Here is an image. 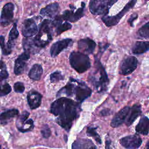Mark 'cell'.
Segmentation results:
<instances>
[{
  "instance_id": "cell-1",
  "label": "cell",
  "mask_w": 149,
  "mask_h": 149,
  "mask_svg": "<svg viewBox=\"0 0 149 149\" xmlns=\"http://www.w3.org/2000/svg\"><path fill=\"white\" fill-rule=\"evenodd\" d=\"M80 111L79 103L65 97L55 100L50 107V112L56 117L57 123L68 132L73 121L79 117Z\"/></svg>"
},
{
  "instance_id": "cell-2",
  "label": "cell",
  "mask_w": 149,
  "mask_h": 149,
  "mask_svg": "<svg viewBox=\"0 0 149 149\" xmlns=\"http://www.w3.org/2000/svg\"><path fill=\"white\" fill-rule=\"evenodd\" d=\"M52 22L48 20H44L40 26L38 34L33 38L35 45L40 49L45 47L52 40Z\"/></svg>"
},
{
  "instance_id": "cell-3",
  "label": "cell",
  "mask_w": 149,
  "mask_h": 149,
  "mask_svg": "<svg viewBox=\"0 0 149 149\" xmlns=\"http://www.w3.org/2000/svg\"><path fill=\"white\" fill-rule=\"evenodd\" d=\"M95 65L96 70L89 76V80L97 91L103 92L107 90L109 83L108 75L103 66L97 59L95 61Z\"/></svg>"
},
{
  "instance_id": "cell-4",
  "label": "cell",
  "mask_w": 149,
  "mask_h": 149,
  "mask_svg": "<svg viewBox=\"0 0 149 149\" xmlns=\"http://www.w3.org/2000/svg\"><path fill=\"white\" fill-rule=\"evenodd\" d=\"M71 66L78 73H82L87 71L91 66L89 57L81 52L73 51L69 56Z\"/></svg>"
},
{
  "instance_id": "cell-5",
  "label": "cell",
  "mask_w": 149,
  "mask_h": 149,
  "mask_svg": "<svg viewBox=\"0 0 149 149\" xmlns=\"http://www.w3.org/2000/svg\"><path fill=\"white\" fill-rule=\"evenodd\" d=\"M18 36L19 31L17 29V24L15 23L9 32V39L6 44L5 43V38L3 36H1V47L3 55H8L11 53Z\"/></svg>"
},
{
  "instance_id": "cell-6",
  "label": "cell",
  "mask_w": 149,
  "mask_h": 149,
  "mask_svg": "<svg viewBox=\"0 0 149 149\" xmlns=\"http://www.w3.org/2000/svg\"><path fill=\"white\" fill-rule=\"evenodd\" d=\"M137 0H131L129 1L123 9L119 12L115 16H107L104 15L102 17V21L105 23V24L108 27H111L116 25L122 17L136 4Z\"/></svg>"
},
{
  "instance_id": "cell-7",
  "label": "cell",
  "mask_w": 149,
  "mask_h": 149,
  "mask_svg": "<svg viewBox=\"0 0 149 149\" xmlns=\"http://www.w3.org/2000/svg\"><path fill=\"white\" fill-rule=\"evenodd\" d=\"M111 0H90L89 9L93 15H104L109 12Z\"/></svg>"
},
{
  "instance_id": "cell-8",
  "label": "cell",
  "mask_w": 149,
  "mask_h": 149,
  "mask_svg": "<svg viewBox=\"0 0 149 149\" xmlns=\"http://www.w3.org/2000/svg\"><path fill=\"white\" fill-rule=\"evenodd\" d=\"M138 61L133 56H129L121 62L119 68V73L122 75H128L132 73L137 68Z\"/></svg>"
},
{
  "instance_id": "cell-9",
  "label": "cell",
  "mask_w": 149,
  "mask_h": 149,
  "mask_svg": "<svg viewBox=\"0 0 149 149\" xmlns=\"http://www.w3.org/2000/svg\"><path fill=\"white\" fill-rule=\"evenodd\" d=\"M120 143L126 149H137L141 145L142 140L137 135H129L122 138Z\"/></svg>"
},
{
  "instance_id": "cell-10",
  "label": "cell",
  "mask_w": 149,
  "mask_h": 149,
  "mask_svg": "<svg viewBox=\"0 0 149 149\" xmlns=\"http://www.w3.org/2000/svg\"><path fill=\"white\" fill-rule=\"evenodd\" d=\"M14 5L9 2L6 3L2 8L1 15V24L2 26H8L12 21L13 17Z\"/></svg>"
},
{
  "instance_id": "cell-11",
  "label": "cell",
  "mask_w": 149,
  "mask_h": 149,
  "mask_svg": "<svg viewBox=\"0 0 149 149\" xmlns=\"http://www.w3.org/2000/svg\"><path fill=\"white\" fill-rule=\"evenodd\" d=\"M38 31L36 21L33 18L26 19L22 28V33L25 37H31L35 35Z\"/></svg>"
},
{
  "instance_id": "cell-12",
  "label": "cell",
  "mask_w": 149,
  "mask_h": 149,
  "mask_svg": "<svg viewBox=\"0 0 149 149\" xmlns=\"http://www.w3.org/2000/svg\"><path fill=\"white\" fill-rule=\"evenodd\" d=\"M84 6L85 3L84 2H81V8L77 9L75 12L73 10H66L63 12L61 17L63 19V20L65 21H68L70 22H75L84 16L83 11Z\"/></svg>"
},
{
  "instance_id": "cell-13",
  "label": "cell",
  "mask_w": 149,
  "mask_h": 149,
  "mask_svg": "<svg viewBox=\"0 0 149 149\" xmlns=\"http://www.w3.org/2000/svg\"><path fill=\"white\" fill-rule=\"evenodd\" d=\"M91 90L84 83L79 82L78 86L75 87L74 94L76 95V100L79 102H82L86 98L89 97L91 95Z\"/></svg>"
},
{
  "instance_id": "cell-14",
  "label": "cell",
  "mask_w": 149,
  "mask_h": 149,
  "mask_svg": "<svg viewBox=\"0 0 149 149\" xmlns=\"http://www.w3.org/2000/svg\"><path fill=\"white\" fill-rule=\"evenodd\" d=\"M73 41L70 38L63 39L54 43L50 48V54L51 56H56L64 49L68 48L69 45H71Z\"/></svg>"
},
{
  "instance_id": "cell-15",
  "label": "cell",
  "mask_w": 149,
  "mask_h": 149,
  "mask_svg": "<svg viewBox=\"0 0 149 149\" xmlns=\"http://www.w3.org/2000/svg\"><path fill=\"white\" fill-rule=\"evenodd\" d=\"M30 53L24 51L15 60L14 66V73L15 74L19 75L23 73L26 67V62L30 58Z\"/></svg>"
},
{
  "instance_id": "cell-16",
  "label": "cell",
  "mask_w": 149,
  "mask_h": 149,
  "mask_svg": "<svg viewBox=\"0 0 149 149\" xmlns=\"http://www.w3.org/2000/svg\"><path fill=\"white\" fill-rule=\"evenodd\" d=\"M77 44L79 50L86 55L91 54L94 52L96 47V43L95 41L89 38L80 40L78 41Z\"/></svg>"
},
{
  "instance_id": "cell-17",
  "label": "cell",
  "mask_w": 149,
  "mask_h": 149,
  "mask_svg": "<svg viewBox=\"0 0 149 149\" xmlns=\"http://www.w3.org/2000/svg\"><path fill=\"white\" fill-rule=\"evenodd\" d=\"M130 111L129 107H125L120 109L113 118L111 126L113 127H117L121 125L124 122L126 121V118L128 116Z\"/></svg>"
},
{
  "instance_id": "cell-18",
  "label": "cell",
  "mask_w": 149,
  "mask_h": 149,
  "mask_svg": "<svg viewBox=\"0 0 149 149\" xmlns=\"http://www.w3.org/2000/svg\"><path fill=\"white\" fill-rule=\"evenodd\" d=\"M52 22L53 27H55L56 35H59L62 33L67 31L72 28V24L65 21L63 22V19L61 16H58L55 17V19Z\"/></svg>"
},
{
  "instance_id": "cell-19",
  "label": "cell",
  "mask_w": 149,
  "mask_h": 149,
  "mask_svg": "<svg viewBox=\"0 0 149 149\" xmlns=\"http://www.w3.org/2000/svg\"><path fill=\"white\" fill-rule=\"evenodd\" d=\"M27 100L30 109H35L40 106L42 95L36 91L31 90L27 94Z\"/></svg>"
},
{
  "instance_id": "cell-20",
  "label": "cell",
  "mask_w": 149,
  "mask_h": 149,
  "mask_svg": "<svg viewBox=\"0 0 149 149\" xmlns=\"http://www.w3.org/2000/svg\"><path fill=\"white\" fill-rule=\"evenodd\" d=\"M72 149H97V147L90 139H77L73 143Z\"/></svg>"
},
{
  "instance_id": "cell-21",
  "label": "cell",
  "mask_w": 149,
  "mask_h": 149,
  "mask_svg": "<svg viewBox=\"0 0 149 149\" xmlns=\"http://www.w3.org/2000/svg\"><path fill=\"white\" fill-rule=\"evenodd\" d=\"M59 10V4L57 2L49 4L40 10V14L49 18L54 17Z\"/></svg>"
},
{
  "instance_id": "cell-22",
  "label": "cell",
  "mask_w": 149,
  "mask_h": 149,
  "mask_svg": "<svg viewBox=\"0 0 149 149\" xmlns=\"http://www.w3.org/2000/svg\"><path fill=\"white\" fill-rule=\"evenodd\" d=\"M141 105L139 104H134L131 108L127 119L126 120L127 126H130L136 118L141 114Z\"/></svg>"
},
{
  "instance_id": "cell-23",
  "label": "cell",
  "mask_w": 149,
  "mask_h": 149,
  "mask_svg": "<svg viewBox=\"0 0 149 149\" xmlns=\"http://www.w3.org/2000/svg\"><path fill=\"white\" fill-rule=\"evenodd\" d=\"M136 132L138 133L147 135L149 132V119L146 116L142 117L136 126Z\"/></svg>"
},
{
  "instance_id": "cell-24",
  "label": "cell",
  "mask_w": 149,
  "mask_h": 149,
  "mask_svg": "<svg viewBox=\"0 0 149 149\" xmlns=\"http://www.w3.org/2000/svg\"><path fill=\"white\" fill-rule=\"evenodd\" d=\"M23 47L24 51L30 54H34L40 50V49L35 45L33 39L30 38V37H26L23 40Z\"/></svg>"
},
{
  "instance_id": "cell-25",
  "label": "cell",
  "mask_w": 149,
  "mask_h": 149,
  "mask_svg": "<svg viewBox=\"0 0 149 149\" xmlns=\"http://www.w3.org/2000/svg\"><path fill=\"white\" fill-rule=\"evenodd\" d=\"M149 50V41H137L132 48V52L136 55L142 54Z\"/></svg>"
},
{
  "instance_id": "cell-26",
  "label": "cell",
  "mask_w": 149,
  "mask_h": 149,
  "mask_svg": "<svg viewBox=\"0 0 149 149\" xmlns=\"http://www.w3.org/2000/svg\"><path fill=\"white\" fill-rule=\"evenodd\" d=\"M19 115V111L16 109H10L1 113L0 116L1 123L2 125L6 124L12 118Z\"/></svg>"
},
{
  "instance_id": "cell-27",
  "label": "cell",
  "mask_w": 149,
  "mask_h": 149,
  "mask_svg": "<svg viewBox=\"0 0 149 149\" xmlns=\"http://www.w3.org/2000/svg\"><path fill=\"white\" fill-rule=\"evenodd\" d=\"M42 72V68L40 65L34 64L29 72V76L33 80L38 81L40 79Z\"/></svg>"
},
{
  "instance_id": "cell-28",
  "label": "cell",
  "mask_w": 149,
  "mask_h": 149,
  "mask_svg": "<svg viewBox=\"0 0 149 149\" xmlns=\"http://www.w3.org/2000/svg\"><path fill=\"white\" fill-rule=\"evenodd\" d=\"M17 129L22 132H27L31 130L34 127V122L31 119H29L23 122L16 123Z\"/></svg>"
},
{
  "instance_id": "cell-29",
  "label": "cell",
  "mask_w": 149,
  "mask_h": 149,
  "mask_svg": "<svg viewBox=\"0 0 149 149\" xmlns=\"http://www.w3.org/2000/svg\"><path fill=\"white\" fill-rule=\"evenodd\" d=\"M74 89L75 87L74 84L71 83H69L58 91L57 96H59L62 94H65L67 96H72L73 93H74Z\"/></svg>"
},
{
  "instance_id": "cell-30",
  "label": "cell",
  "mask_w": 149,
  "mask_h": 149,
  "mask_svg": "<svg viewBox=\"0 0 149 149\" xmlns=\"http://www.w3.org/2000/svg\"><path fill=\"white\" fill-rule=\"evenodd\" d=\"M137 33L141 38H149V22L141 26L139 29Z\"/></svg>"
},
{
  "instance_id": "cell-31",
  "label": "cell",
  "mask_w": 149,
  "mask_h": 149,
  "mask_svg": "<svg viewBox=\"0 0 149 149\" xmlns=\"http://www.w3.org/2000/svg\"><path fill=\"white\" fill-rule=\"evenodd\" d=\"M97 127H88L87 129V134L88 136H91L94 137L95 140L99 144H101V139L99 136V134L97 133Z\"/></svg>"
},
{
  "instance_id": "cell-32",
  "label": "cell",
  "mask_w": 149,
  "mask_h": 149,
  "mask_svg": "<svg viewBox=\"0 0 149 149\" xmlns=\"http://www.w3.org/2000/svg\"><path fill=\"white\" fill-rule=\"evenodd\" d=\"M64 79V76L59 71H55L50 74V80L52 83H56Z\"/></svg>"
},
{
  "instance_id": "cell-33",
  "label": "cell",
  "mask_w": 149,
  "mask_h": 149,
  "mask_svg": "<svg viewBox=\"0 0 149 149\" xmlns=\"http://www.w3.org/2000/svg\"><path fill=\"white\" fill-rule=\"evenodd\" d=\"M9 76V74L6 70L5 63L1 61V72H0V80L2 81L7 79Z\"/></svg>"
},
{
  "instance_id": "cell-34",
  "label": "cell",
  "mask_w": 149,
  "mask_h": 149,
  "mask_svg": "<svg viewBox=\"0 0 149 149\" xmlns=\"http://www.w3.org/2000/svg\"><path fill=\"white\" fill-rule=\"evenodd\" d=\"M41 133L42 136L45 138H48L51 135V130L48 125H44L41 129Z\"/></svg>"
},
{
  "instance_id": "cell-35",
  "label": "cell",
  "mask_w": 149,
  "mask_h": 149,
  "mask_svg": "<svg viewBox=\"0 0 149 149\" xmlns=\"http://www.w3.org/2000/svg\"><path fill=\"white\" fill-rule=\"evenodd\" d=\"M11 87L10 86L8 83H5L1 86V93L0 95L1 97L6 95L8 94L11 91Z\"/></svg>"
},
{
  "instance_id": "cell-36",
  "label": "cell",
  "mask_w": 149,
  "mask_h": 149,
  "mask_svg": "<svg viewBox=\"0 0 149 149\" xmlns=\"http://www.w3.org/2000/svg\"><path fill=\"white\" fill-rule=\"evenodd\" d=\"M14 90L15 91L16 93H22L24 91V86L23 83L20 82V81H17L14 84Z\"/></svg>"
},
{
  "instance_id": "cell-37",
  "label": "cell",
  "mask_w": 149,
  "mask_h": 149,
  "mask_svg": "<svg viewBox=\"0 0 149 149\" xmlns=\"http://www.w3.org/2000/svg\"><path fill=\"white\" fill-rule=\"evenodd\" d=\"M29 112L26 111H23L22 114L19 116L18 119L17 120V122L16 123H20V122H23L26 120H27L28 119V117L29 116Z\"/></svg>"
},
{
  "instance_id": "cell-38",
  "label": "cell",
  "mask_w": 149,
  "mask_h": 149,
  "mask_svg": "<svg viewBox=\"0 0 149 149\" xmlns=\"http://www.w3.org/2000/svg\"><path fill=\"white\" fill-rule=\"evenodd\" d=\"M138 17V15L137 13H134L133 15H131V16L130 17V18L129 19V20H127V22L129 23V24L132 27L133 26V22Z\"/></svg>"
},
{
  "instance_id": "cell-39",
  "label": "cell",
  "mask_w": 149,
  "mask_h": 149,
  "mask_svg": "<svg viewBox=\"0 0 149 149\" xmlns=\"http://www.w3.org/2000/svg\"><path fill=\"white\" fill-rule=\"evenodd\" d=\"M109 113V109H103L100 112V114L102 116L108 115Z\"/></svg>"
},
{
  "instance_id": "cell-40",
  "label": "cell",
  "mask_w": 149,
  "mask_h": 149,
  "mask_svg": "<svg viewBox=\"0 0 149 149\" xmlns=\"http://www.w3.org/2000/svg\"><path fill=\"white\" fill-rule=\"evenodd\" d=\"M111 144V140H109V139H106L105 140V147H106V149H111L110 148V145Z\"/></svg>"
},
{
  "instance_id": "cell-41",
  "label": "cell",
  "mask_w": 149,
  "mask_h": 149,
  "mask_svg": "<svg viewBox=\"0 0 149 149\" xmlns=\"http://www.w3.org/2000/svg\"><path fill=\"white\" fill-rule=\"evenodd\" d=\"M118 1V0H111V6H112L115 3H116Z\"/></svg>"
},
{
  "instance_id": "cell-42",
  "label": "cell",
  "mask_w": 149,
  "mask_h": 149,
  "mask_svg": "<svg viewBox=\"0 0 149 149\" xmlns=\"http://www.w3.org/2000/svg\"><path fill=\"white\" fill-rule=\"evenodd\" d=\"M145 149H149V141L146 144V148Z\"/></svg>"
},
{
  "instance_id": "cell-43",
  "label": "cell",
  "mask_w": 149,
  "mask_h": 149,
  "mask_svg": "<svg viewBox=\"0 0 149 149\" xmlns=\"http://www.w3.org/2000/svg\"><path fill=\"white\" fill-rule=\"evenodd\" d=\"M146 1H148V0H146Z\"/></svg>"
}]
</instances>
